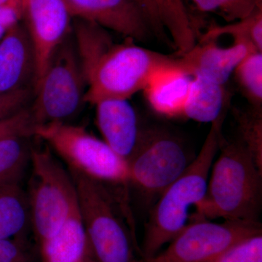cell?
<instances>
[{
	"label": "cell",
	"mask_w": 262,
	"mask_h": 262,
	"mask_svg": "<svg viewBox=\"0 0 262 262\" xmlns=\"http://www.w3.org/2000/svg\"><path fill=\"white\" fill-rule=\"evenodd\" d=\"M72 34L86 82L85 103L127 99L144 91L158 71L177 65V56L138 46L127 39L116 43L108 30L75 19Z\"/></svg>",
	"instance_id": "6da1fadb"
},
{
	"label": "cell",
	"mask_w": 262,
	"mask_h": 262,
	"mask_svg": "<svg viewBox=\"0 0 262 262\" xmlns=\"http://www.w3.org/2000/svg\"><path fill=\"white\" fill-rule=\"evenodd\" d=\"M220 155L211 167L206 196L191 221L215 220L259 222L262 170L238 139L220 143Z\"/></svg>",
	"instance_id": "7a4b0ae2"
},
{
	"label": "cell",
	"mask_w": 262,
	"mask_h": 262,
	"mask_svg": "<svg viewBox=\"0 0 262 262\" xmlns=\"http://www.w3.org/2000/svg\"><path fill=\"white\" fill-rule=\"evenodd\" d=\"M226 113L212 122L211 129L189 167L155 201L149 211L140 247L141 260L159 253L189 220V210L195 208L206 196L210 171L220 149Z\"/></svg>",
	"instance_id": "3957f363"
},
{
	"label": "cell",
	"mask_w": 262,
	"mask_h": 262,
	"mask_svg": "<svg viewBox=\"0 0 262 262\" xmlns=\"http://www.w3.org/2000/svg\"><path fill=\"white\" fill-rule=\"evenodd\" d=\"M69 171L96 262H141L140 247L125 200L103 183Z\"/></svg>",
	"instance_id": "277c9868"
},
{
	"label": "cell",
	"mask_w": 262,
	"mask_h": 262,
	"mask_svg": "<svg viewBox=\"0 0 262 262\" xmlns=\"http://www.w3.org/2000/svg\"><path fill=\"white\" fill-rule=\"evenodd\" d=\"M28 199L31 230L36 245L61 229L78 211L75 182L48 146H33Z\"/></svg>",
	"instance_id": "5b68a950"
},
{
	"label": "cell",
	"mask_w": 262,
	"mask_h": 262,
	"mask_svg": "<svg viewBox=\"0 0 262 262\" xmlns=\"http://www.w3.org/2000/svg\"><path fill=\"white\" fill-rule=\"evenodd\" d=\"M34 136L41 139L75 170L105 185L129 184L128 164L83 127L68 122L37 125Z\"/></svg>",
	"instance_id": "8992f818"
},
{
	"label": "cell",
	"mask_w": 262,
	"mask_h": 262,
	"mask_svg": "<svg viewBox=\"0 0 262 262\" xmlns=\"http://www.w3.org/2000/svg\"><path fill=\"white\" fill-rule=\"evenodd\" d=\"M86 82L72 32L57 48L34 89L29 111L36 126L67 122L80 111Z\"/></svg>",
	"instance_id": "52a82bcc"
},
{
	"label": "cell",
	"mask_w": 262,
	"mask_h": 262,
	"mask_svg": "<svg viewBox=\"0 0 262 262\" xmlns=\"http://www.w3.org/2000/svg\"><path fill=\"white\" fill-rule=\"evenodd\" d=\"M193 160L177 136L158 127L146 129L140 146L127 163L129 184L150 205L185 171Z\"/></svg>",
	"instance_id": "ba28073f"
},
{
	"label": "cell",
	"mask_w": 262,
	"mask_h": 262,
	"mask_svg": "<svg viewBox=\"0 0 262 262\" xmlns=\"http://www.w3.org/2000/svg\"><path fill=\"white\" fill-rule=\"evenodd\" d=\"M167 248L141 262H204L254 234L262 233L260 222L206 220L190 221Z\"/></svg>",
	"instance_id": "9c48e42d"
},
{
	"label": "cell",
	"mask_w": 262,
	"mask_h": 262,
	"mask_svg": "<svg viewBox=\"0 0 262 262\" xmlns=\"http://www.w3.org/2000/svg\"><path fill=\"white\" fill-rule=\"evenodd\" d=\"M22 23L35 52L39 83L57 48L72 32L73 17L66 0H20Z\"/></svg>",
	"instance_id": "30bf717a"
},
{
	"label": "cell",
	"mask_w": 262,
	"mask_h": 262,
	"mask_svg": "<svg viewBox=\"0 0 262 262\" xmlns=\"http://www.w3.org/2000/svg\"><path fill=\"white\" fill-rule=\"evenodd\" d=\"M73 18L113 31L127 39L144 42L152 35L138 0H66Z\"/></svg>",
	"instance_id": "8fae6325"
},
{
	"label": "cell",
	"mask_w": 262,
	"mask_h": 262,
	"mask_svg": "<svg viewBox=\"0 0 262 262\" xmlns=\"http://www.w3.org/2000/svg\"><path fill=\"white\" fill-rule=\"evenodd\" d=\"M258 51L251 44L234 41L228 47L216 40H198L189 51L177 56L178 67L192 77L201 76L225 85L241 62Z\"/></svg>",
	"instance_id": "7c38bea8"
},
{
	"label": "cell",
	"mask_w": 262,
	"mask_h": 262,
	"mask_svg": "<svg viewBox=\"0 0 262 262\" xmlns=\"http://www.w3.org/2000/svg\"><path fill=\"white\" fill-rule=\"evenodd\" d=\"M96 124L103 140L127 163L136 154L146 129L127 99H106L96 105Z\"/></svg>",
	"instance_id": "4fadbf2b"
},
{
	"label": "cell",
	"mask_w": 262,
	"mask_h": 262,
	"mask_svg": "<svg viewBox=\"0 0 262 262\" xmlns=\"http://www.w3.org/2000/svg\"><path fill=\"white\" fill-rule=\"evenodd\" d=\"M153 35L171 39L178 56L192 49L200 37L194 17L184 0H138Z\"/></svg>",
	"instance_id": "5bb4252c"
},
{
	"label": "cell",
	"mask_w": 262,
	"mask_h": 262,
	"mask_svg": "<svg viewBox=\"0 0 262 262\" xmlns=\"http://www.w3.org/2000/svg\"><path fill=\"white\" fill-rule=\"evenodd\" d=\"M36 77L35 52L21 21L7 30L0 39V93L34 91Z\"/></svg>",
	"instance_id": "9a60e30c"
},
{
	"label": "cell",
	"mask_w": 262,
	"mask_h": 262,
	"mask_svg": "<svg viewBox=\"0 0 262 262\" xmlns=\"http://www.w3.org/2000/svg\"><path fill=\"white\" fill-rule=\"evenodd\" d=\"M192 78L178 66L165 67L153 75L143 92L155 113L169 118L183 117Z\"/></svg>",
	"instance_id": "2e32d148"
},
{
	"label": "cell",
	"mask_w": 262,
	"mask_h": 262,
	"mask_svg": "<svg viewBox=\"0 0 262 262\" xmlns=\"http://www.w3.org/2000/svg\"><path fill=\"white\" fill-rule=\"evenodd\" d=\"M37 248L39 262H96L79 210Z\"/></svg>",
	"instance_id": "e0dca14e"
},
{
	"label": "cell",
	"mask_w": 262,
	"mask_h": 262,
	"mask_svg": "<svg viewBox=\"0 0 262 262\" xmlns=\"http://www.w3.org/2000/svg\"><path fill=\"white\" fill-rule=\"evenodd\" d=\"M228 94L222 85L201 76L193 77L183 110V117L212 122L227 113Z\"/></svg>",
	"instance_id": "ac0fdd59"
},
{
	"label": "cell",
	"mask_w": 262,
	"mask_h": 262,
	"mask_svg": "<svg viewBox=\"0 0 262 262\" xmlns=\"http://www.w3.org/2000/svg\"><path fill=\"white\" fill-rule=\"evenodd\" d=\"M30 230L27 192L20 184L0 187V239L27 234Z\"/></svg>",
	"instance_id": "d6986e66"
},
{
	"label": "cell",
	"mask_w": 262,
	"mask_h": 262,
	"mask_svg": "<svg viewBox=\"0 0 262 262\" xmlns=\"http://www.w3.org/2000/svg\"><path fill=\"white\" fill-rule=\"evenodd\" d=\"M31 137L18 135L0 139V187L20 184L30 163Z\"/></svg>",
	"instance_id": "ffe728a7"
},
{
	"label": "cell",
	"mask_w": 262,
	"mask_h": 262,
	"mask_svg": "<svg viewBox=\"0 0 262 262\" xmlns=\"http://www.w3.org/2000/svg\"><path fill=\"white\" fill-rule=\"evenodd\" d=\"M225 35L231 36L234 41L249 43L256 51L262 52V8L237 21L211 26L198 40H216Z\"/></svg>",
	"instance_id": "44dd1931"
},
{
	"label": "cell",
	"mask_w": 262,
	"mask_h": 262,
	"mask_svg": "<svg viewBox=\"0 0 262 262\" xmlns=\"http://www.w3.org/2000/svg\"><path fill=\"white\" fill-rule=\"evenodd\" d=\"M239 138L262 170V108L250 105L248 108L233 110Z\"/></svg>",
	"instance_id": "7402d4cb"
},
{
	"label": "cell",
	"mask_w": 262,
	"mask_h": 262,
	"mask_svg": "<svg viewBox=\"0 0 262 262\" xmlns=\"http://www.w3.org/2000/svg\"><path fill=\"white\" fill-rule=\"evenodd\" d=\"M233 75L250 105L262 106V52L248 54L236 68Z\"/></svg>",
	"instance_id": "603a6c76"
},
{
	"label": "cell",
	"mask_w": 262,
	"mask_h": 262,
	"mask_svg": "<svg viewBox=\"0 0 262 262\" xmlns=\"http://www.w3.org/2000/svg\"><path fill=\"white\" fill-rule=\"evenodd\" d=\"M185 1V0H184ZM198 11L222 17L227 23L249 16L262 8V0H187Z\"/></svg>",
	"instance_id": "cb8c5ba5"
},
{
	"label": "cell",
	"mask_w": 262,
	"mask_h": 262,
	"mask_svg": "<svg viewBox=\"0 0 262 262\" xmlns=\"http://www.w3.org/2000/svg\"><path fill=\"white\" fill-rule=\"evenodd\" d=\"M204 262H262V233L246 237Z\"/></svg>",
	"instance_id": "d4e9b609"
},
{
	"label": "cell",
	"mask_w": 262,
	"mask_h": 262,
	"mask_svg": "<svg viewBox=\"0 0 262 262\" xmlns=\"http://www.w3.org/2000/svg\"><path fill=\"white\" fill-rule=\"evenodd\" d=\"M0 262H39L37 245L31 243L28 234L0 239Z\"/></svg>",
	"instance_id": "484cf974"
},
{
	"label": "cell",
	"mask_w": 262,
	"mask_h": 262,
	"mask_svg": "<svg viewBox=\"0 0 262 262\" xmlns=\"http://www.w3.org/2000/svg\"><path fill=\"white\" fill-rule=\"evenodd\" d=\"M34 94L33 89L0 93V121L28 108L32 102Z\"/></svg>",
	"instance_id": "4316f807"
},
{
	"label": "cell",
	"mask_w": 262,
	"mask_h": 262,
	"mask_svg": "<svg viewBox=\"0 0 262 262\" xmlns=\"http://www.w3.org/2000/svg\"><path fill=\"white\" fill-rule=\"evenodd\" d=\"M35 127L29 107L15 116L0 121V139L12 136H34Z\"/></svg>",
	"instance_id": "83f0119b"
},
{
	"label": "cell",
	"mask_w": 262,
	"mask_h": 262,
	"mask_svg": "<svg viewBox=\"0 0 262 262\" xmlns=\"http://www.w3.org/2000/svg\"><path fill=\"white\" fill-rule=\"evenodd\" d=\"M20 0H8L0 5V26L8 30L22 21Z\"/></svg>",
	"instance_id": "f1b7e54d"
},
{
	"label": "cell",
	"mask_w": 262,
	"mask_h": 262,
	"mask_svg": "<svg viewBox=\"0 0 262 262\" xmlns=\"http://www.w3.org/2000/svg\"><path fill=\"white\" fill-rule=\"evenodd\" d=\"M7 32V29L4 28V27H2V26H0V39L3 38V36H4V34H5V32Z\"/></svg>",
	"instance_id": "f546056e"
},
{
	"label": "cell",
	"mask_w": 262,
	"mask_h": 262,
	"mask_svg": "<svg viewBox=\"0 0 262 262\" xmlns=\"http://www.w3.org/2000/svg\"><path fill=\"white\" fill-rule=\"evenodd\" d=\"M8 1V0H0V5L3 4L5 2Z\"/></svg>",
	"instance_id": "4dcf8cb0"
}]
</instances>
